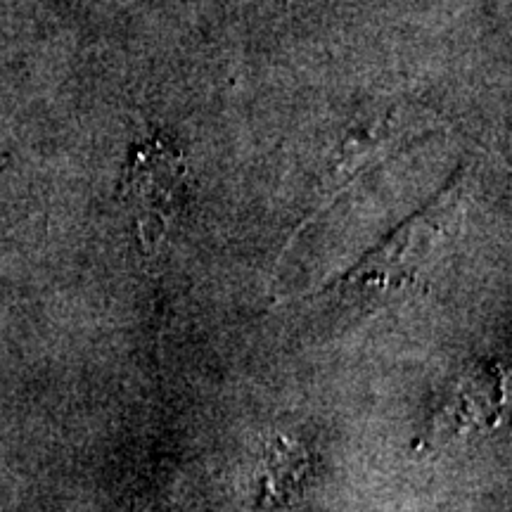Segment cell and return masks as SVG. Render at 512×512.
<instances>
[{"mask_svg":"<svg viewBox=\"0 0 512 512\" xmlns=\"http://www.w3.org/2000/svg\"><path fill=\"white\" fill-rule=\"evenodd\" d=\"M183 190V157L164 140L152 138L133 150L121 181V197L136 216L138 235L147 249L164 240L166 228L181 209Z\"/></svg>","mask_w":512,"mask_h":512,"instance_id":"1","label":"cell"},{"mask_svg":"<svg viewBox=\"0 0 512 512\" xmlns=\"http://www.w3.org/2000/svg\"><path fill=\"white\" fill-rule=\"evenodd\" d=\"M505 389V377L498 368L479 366L465 373L434 415L427 437L430 444H448L453 437H467L496 425L505 406Z\"/></svg>","mask_w":512,"mask_h":512,"instance_id":"2","label":"cell"},{"mask_svg":"<svg viewBox=\"0 0 512 512\" xmlns=\"http://www.w3.org/2000/svg\"><path fill=\"white\" fill-rule=\"evenodd\" d=\"M266 465L264 498L275 503L290 501L292 496H297L309 484L313 472L311 453L302 444L285 437H275L268 444Z\"/></svg>","mask_w":512,"mask_h":512,"instance_id":"3","label":"cell"}]
</instances>
